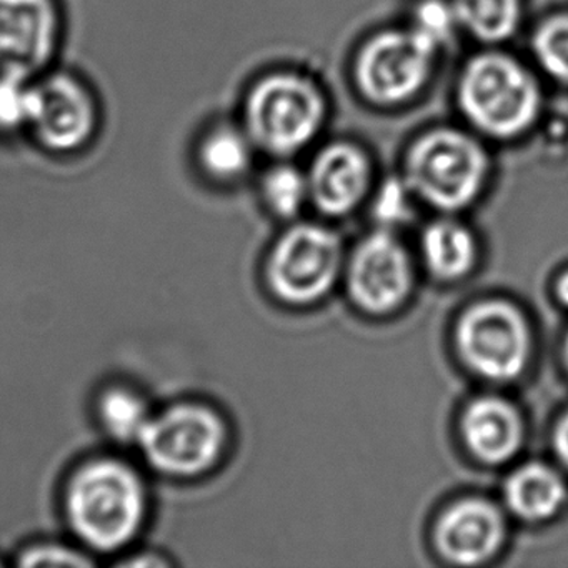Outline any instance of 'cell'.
Segmentation results:
<instances>
[{"instance_id": "cell-1", "label": "cell", "mask_w": 568, "mask_h": 568, "mask_svg": "<svg viewBox=\"0 0 568 568\" xmlns=\"http://www.w3.org/2000/svg\"><path fill=\"white\" fill-rule=\"evenodd\" d=\"M149 507L144 478L121 458L84 462L65 484V520L81 547L92 555L128 548L144 528Z\"/></svg>"}, {"instance_id": "cell-2", "label": "cell", "mask_w": 568, "mask_h": 568, "mask_svg": "<svg viewBox=\"0 0 568 568\" xmlns=\"http://www.w3.org/2000/svg\"><path fill=\"white\" fill-rule=\"evenodd\" d=\"M104 128V105L85 75L52 65L32 78L26 141L41 154L74 159L88 154Z\"/></svg>"}, {"instance_id": "cell-3", "label": "cell", "mask_w": 568, "mask_h": 568, "mask_svg": "<svg viewBox=\"0 0 568 568\" xmlns=\"http://www.w3.org/2000/svg\"><path fill=\"white\" fill-rule=\"evenodd\" d=\"M458 104L478 131L490 138L511 139L537 121L541 92L520 62L488 52L471 59L462 72Z\"/></svg>"}, {"instance_id": "cell-4", "label": "cell", "mask_w": 568, "mask_h": 568, "mask_svg": "<svg viewBox=\"0 0 568 568\" xmlns=\"http://www.w3.org/2000/svg\"><path fill=\"white\" fill-rule=\"evenodd\" d=\"M488 158L465 132L435 129L412 144L405 159V182L415 197L440 211L470 205L484 189Z\"/></svg>"}, {"instance_id": "cell-5", "label": "cell", "mask_w": 568, "mask_h": 568, "mask_svg": "<svg viewBox=\"0 0 568 568\" xmlns=\"http://www.w3.org/2000/svg\"><path fill=\"white\" fill-rule=\"evenodd\" d=\"M324 118L317 85L301 75L272 74L247 92L241 124L255 149L284 158L307 148Z\"/></svg>"}, {"instance_id": "cell-6", "label": "cell", "mask_w": 568, "mask_h": 568, "mask_svg": "<svg viewBox=\"0 0 568 568\" xmlns=\"http://www.w3.org/2000/svg\"><path fill=\"white\" fill-rule=\"evenodd\" d=\"M227 438V425L217 410L199 402H179L154 412L138 448L158 474L194 478L217 465Z\"/></svg>"}, {"instance_id": "cell-7", "label": "cell", "mask_w": 568, "mask_h": 568, "mask_svg": "<svg viewBox=\"0 0 568 568\" xmlns=\"http://www.w3.org/2000/svg\"><path fill=\"white\" fill-rule=\"evenodd\" d=\"M455 341L465 365L494 382L524 374L534 347L527 318L505 301L471 305L458 321Z\"/></svg>"}, {"instance_id": "cell-8", "label": "cell", "mask_w": 568, "mask_h": 568, "mask_svg": "<svg viewBox=\"0 0 568 568\" xmlns=\"http://www.w3.org/2000/svg\"><path fill=\"white\" fill-rule=\"evenodd\" d=\"M437 49L414 29L385 31L362 48L355 81L364 98L395 105L417 95L427 84Z\"/></svg>"}, {"instance_id": "cell-9", "label": "cell", "mask_w": 568, "mask_h": 568, "mask_svg": "<svg viewBox=\"0 0 568 568\" xmlns=\"http://www.w3.org/2000/svg\"><path fill=\"white\" fill-rule=\"evenodd\" d=\"M341 267L342 245L334 232L321 225H297L272 251L267 281L282 301L312 304L331 291Z\"/></svg>"}, {"instance_id": "cell-10", "label": "cell", "mask_w": 568, "mask_h": 568, "mask_svg": "<svg viewBox=\"0 0 568 568\" xmlns=\"http://www.w3.org/2000/svg\"><path fill=\"white\" fill-rule=\"evenodd\" d=\"M65 28L62 0H0V71H48L58 64Z\"/></svg>"}, {"instance_id": "cell-11", "label": "cell", "mask_w": 568, "mask_h": 568, "mask_svg": "<svg viewBox=\"0 0 568 568\" xmlns=\"http://www.w3.org/2000/svg\"><path fill=\"white\" fill-rule=\"evenodd\" d=\"M414 284L410 257L387 229L358 244L348 265V291L358 307L371 314L395 311Z\"/></svg>"}, {"instance_id": "cell-12", "label": "cell", "mask_w": 568, "mask_h": 568, "mask_svg": "<svg viewBox=\"0 0 568 568\" xmlns=\"http://www.w3.org/2000/svg\"><path fill=\"white\" fill-rule=\"evenodd\" d=\"M505 520L497 505L485 498H464L438 518L435 544L452 564L478 565L504 544Z\"/></svg>"}, {"instance_id": "cell-13", "label": "cell", "mask_w": 568, "mask_h": 568, "mask_svg": "<svg viewBox=\"0 0 568 568\" xmlns=\"http://www.w3.org/2000/svg\"><path fill=\"white\" fill-rule=\"evenodd\" d=\"M371 175L367 155L355 145L337 142L322 149L312 162L308 195L324 214L345 215L367 194Z\"/></svg>"}, {"instance_id": "cell-14", "label": "cell", "mask_w": 568, "mask_h": 568, "mask_svg": "<svg viewBox=\"0 0 568 568\" xmlns=\"http://www.w3.org/2000/svg\"><path fill=\"white\" fill-rule=\"evenodd\" d=\"M524 434L520 412L505 398H475L462 417L465 445L484 464L510 460L520 450Z\"/></svg>"}, {"instance_id": "cell-15", "label": "cell", "mask_w": 568, "mask_h": 568, "mask_svg": "<svg viewBox=\"0 0 568 568\" xmlns=\"http://www.w3.org/2000/svg\"><path fill=\"white\" fill-rule=\"evenodd\" d=\"M254 151L242 124L214 121L195 138L192 159L202 178L214 184H234L251 171Z\"/></svg>"}, {"instance_id": "cell-16", "label": "cell", "mask_w": 568, "mask_h": 568, "mask_svg": "<svg viewBox=\"0 0 568 568\" xmlns=\"http://www.w3.org/2000/svg\"><path fill=\"white\" fill-rule=\"evenodd\" d=\"M505 504L525 521L555 517L568 498L564 474L541 462H530L511 471L505 481Z\"/></svg>"}, {"instance_id": "cell-17", "label": "cell", "mask_w": 568, "mask_h": 568, "mask_svg": "<svg viewBox=\"0 0 568 568\" xmlns=\"http://www.w3.org/2000/svg\"><path fill=\"white\" fill-rule=\"evenodd\" d=\"M422 255L435 277L455 281L464 277L477 261L474 234L455 221H437L422 235Z\"/></svg>"}, {"instance_id": "cell-18", "label": "cell", "mask_w": 568, "mask_h": 568, "mask_svg": "<svg viewBox=\"0 0 568 568\" xmlns=\"http://www.w3.org/2000/svg\"><path fill=\"white\" fill-rule=\"evenodd\" d=\"M95 415L109 438L138 447L154 410L141 392L125 385H112L99 395Z\"/></svg>"}, {"instance_id": "cell-19", "label": "cell", "mask_w": 568, "mask_h": 568, "mask_svg": "<svg viewBox=\"0 0 568 568\" xmlns=\"http://www.w3.org/2000/svg\"><path fill=\"white\" fill-rule=\"evenodd\" d=\"M458 28L487 44L507 41L521 19V0H452Z\"/></svg>"}, {"instance_id": "cell-20", "label": "cell", "mask_w": 568, "mask_h": 568, "mask_svg": "<svg viewBox=\"0 0 568 568\" xmlns=\"http://www.w3.org/2000/svg\"><path fill=\"white\" fill-rule=\"evenodd\" d=\"M31 89V75L0 71V141L26 139Z\"/></svg>"}, {"instance_id": "cell-21", "label": "cell", "mask_w": 568, "mask_h": 568, "mask_svg": "<svg viewBox=\"0 0 568 568\" xmlns=\"http://www.w3.org/2000/svg\"><path fill=\"white\" fill-rule=\"evenodd\" d=\"M262 195L278 217H294L311 199L307 174H302L294 165H275L262 179Z\"/></svg>"}, {"instance_id": "cell-22", "label": "cell", "mask_w": 568, "mask_h": 568, "mask_svg": "<svg viewBox=\"0 0 568 568\" xmlns=\"http://www.w3.org/2000/svg\"><path fill=\"white\" fill-rule=\"evenodd\" d=\"M531 51L548 78L568 85V14L554 16L538 26Z\"/></svg>"}, {"instance_id": "cell-23", "label": "cell", "mask_w": 568, "mask_h": 568, "mask_svg": "<svg viewBox=\"0 0 568 568\" xmlns=\"http://www.w3.org/2000/svg\"><path fill=\"white\" fill-rule=\"evenodd\" d=\"M458 28L457 18H455L454 6L447 0H424L417 6L414 12V22L410 29H414L422 39L440 49Z\"/></svg>"}, {"instance_id": "cell-24", "label": "cell", "mask_w": 568, "mask_h": 568, "mask_svg": "<svg viewBox=\"0 0 568 568\" xmlns=\"http://www.w3.org/2000/svg\"><path fill=\"white\" fill-rule=\"evenodd\" d=\"M414 197V192L410 191L405 179H388L375 195V219L387 231L397 225L407 224L412 215V199Z\"/></svg>"}, {"instance_id": "cell-25", "label": "cell", "mask_w": 568, "mask_h": 568, "mask_svg": "<svg viewBox=\"0 0 568 568\" xmlns=\"http://www.w3.org/2000/svg\"><path fill=\"white\" fill-rule=\"evenodd\" d=\"M89 555L91 551L84 547H72L59 541H39L26 547L19 554L18 561L24 567H89L94 564Z\"/></svg>"}, {"instance_id": "cell-26", "label": "cell", "mask_w": 568, "mask_h": 568, "mask_svg": "<svg viewBox=\"0 0 568 568\" xmlns=\"http://www.w3.org/2000/svg\"><path fill=\"white\" fill-rule=\"evenodd\" d=\"M551 444H554L555 455H557L561 467L568 470V408L555 424Z\"/></svg>"}, {"instance_id": "cell-27", "label": "cell", "mask_w": 568, "mask_h": 568, "mask_svg": "<svg viewBox=\"0 0 568 568\" xmlns=\"http://www.w3.org/2000/svg\"><path fill=\"white\" fill-rule=\"evenodd\" d=\"M555 295H557L558 302L568 308V271L558 275L557 282H555Z\"/></svg>"}, {"instance_id": "cell-28", "label": "cell", "mask_w": 568, "mask_h": 568, "mask_svg": "<svg viewBox=\"0 0 568 568\" xmlns=\"http://www.w3.org/2000/svg\"><path fill=\"white\" fill-rule=\"evenodd\" d=\"M564 362H565V367H567V371H568V334H567V337H565V342H564Z\"/></svg>"}]
</instances>
